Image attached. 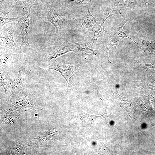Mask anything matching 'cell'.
<instances>
[{"mask_svg": "<svg viewBox=\"0 0 155 155\" xmlns=\"http://www.w3.org/2000/svg\"><path fill=\"white\" fill-rule=\"evenodd\" d=\"M53 1L46 2L40 6L41 8L40 16L43 21L50 22L55 27V36L57 34H59V29L68 14L60 10Z\"/></svg>", "mask_w": 155, "mask_h": 155, "instance_id": "obj_1", "label": "cell"}, {"mask_svg": "<svg viewBox=\"0 0 155 155\" xmlns=\"http://www.w3.org/2000/svg\"><path fill=\"white\" fill-rule=\"evenodd\" d=\"M31 8L23 7L18 16V28L21 39L20 49L21 52L24 53L28 52L31 49L28 41V35Z\"/></svg>", "mask_w": 155, "mask_h": 155, "instance_id": "obj_2", "label": "cell"}, {"mask_svg": "<svg viewBox=\"0 0 155 155\" xmlns=\"http://www.w3.org/2000/svg\"><path fill=\"white\" fill-rule=\"evenodd\" d=\"M16 25L12 23L4 25L0 28V44L16 53L21 52V49L15 42L13 34L17 28Z\"/></svg>", "mask_w": 155, "mask_h": 155, "instance_id": "obj_3", "label": "cell"}, {"mask_svg": "<svg viewBox=\"0 0 155 155\" xmlns=\"http://www.w3.org/2000/svg\"><path fill=\"white\" fill-rule=\"evenodd\" d=\"M59 71L67 81V91L72 92L76 78V75L74 67L69 65H65L57 62L55 59L46 67Z\"/></svg>", "mask_w": 155, "mask_h": 155, "instance_id": "obj_4", "label": "cell"}, {"mask_svg": "<svg viewBox=\"0 0 155 155\" xmlns=\"http://www.w3.org/2000/svg\"><path fill=\"white\" fill-rule=\"evenodd\" d=\"M45 0H1L0 1V12L7 14L10 10L18 6L32 7L33 6H40L45 3Z\"/></svg>", "mask_w": 155, "mask_h": 155, "instance_id": "obj_5", "label": "cell"}, {"mask_svg": "<svg viewBox=\"0 0 155 155\" xmlns=\"http://www.w3.org/2000/svg\"><path fill=\"white\" fill-rule=\"evenodd\" d=\"M86 6L88 11L86 16L73 18L77 23L80 31L84 34L92 32L100 24V18L93 16L90 11L89 4Z\"/></svg>", "mask_w": 155, "mask_h": 155, "instance_id": "obj_6", "label": "cell"}, {"mask_svg": "<svg viewBox=\"0 0 155 155\" xmlns=\"http://www.w3.org/2000/svg\"><path fill=\"white\" fill-rule=\"evenodd\" d=\"M77 51L66 46H53L44 47L41 51L43 61L48 63L52 59L56 58L68 52Z\"/></svg>", "mask_w": 155, "mask_h": 155, "instance_id": "obj_7", "label": "cell"}, {"mask_svg": "<svg viewBox=\"0 0 155 155\" xmlns=\"http://www.w3.org/2000/svg\"><path fill=\"white\" fill-rule=\"evenodd\" d=\"M14 93L11 98V101L14 103L24 106H32L36 105L32 94L28 89L21 88Z\"/></svg>", "mask_w": 155, "mask_h": 155, "instance_id": "obj_8", "label": "cell"}, {"mask_svg": "<svg viewBox=\"0 0 155 155\" xmlns=\"http://www.w3.org/2000/svg\"><path fill=\"white\" fill-rule=\"evenodd\" d=\"M127 21V20H126L123 22L120 26L113 29L109 32L110 40L107 49L108 59L109 61H110L108 58L109 50L111 47L114 46H119V42L120 40L124 38H127L132 40L135 43H136L135 41L128 36L123 31V27Z\"/></svg>", "mask_w": 155, "mask_h": 155, "instance_id": "obj_9", "label": "cell"}, {"mask_svg": "<svg viewBox=\"0 0 155 155\" xmlns=\"http://www.w3.org/2000/svg\"><path fill=\"white\" fill-rule=\"evenodd\" d=\"M0 49V69L3 70L13 65L18 53L2 46Z\"/></svg>", "mask_w": 155, "mask_h": 155, "instance_id": "obj_10", "label": "cell"}, {"mask_svg": "<svg viewBox=\"0 0 155 155\" xmlns=\"http://www.w3.org/2000/svg\"><path fill=\"white\" fill-rule=\"evenodd\" d=\"M28 64L27 59H26L19 66V73L17 78L12 81L11 86L13 93L19 90L24 80L28 69Z\"/></svg>", "mask_w": 155, "mask_h": 155, "instance_id": "obj_11", "label": "cell"}, {"mask_svg": "<svg viewBox=\"0 0 155 155\" xmlns=\"http://www.w3.org/2000/svg\"><path fill=\"white\" fill-rule=\"evenodd\" d=\"M74 46L82 54L86 55H96L98 53V50L90 49L82 41L78 42H74Z\"/></svg>", "mask_w": 155, "mask_h": 155, "instance_id": "obj_12", "label": "cell"}, {"mask_svg": "<svg viewBox=\"0 0 155 155\" xmlns=\"http://www.w3.org/2000/svg\"><path fill=\"white\" fill-rule=\"evenodd\" d=\"M114 4L115 6L122 8L129 7L134 8L141 5L140 0H115Z\"/></svg>", "mask_w": 155, "mask_h": 155, "instance_id": "obj_13", "label": "cell"}, {"mask_svg": "<svg viewBox=\"0 0 155 155\" xmlns=\"http://www.w3.org/2000/svg\"><path fill=\"white\" fill-rule=\"evenodd\" d=\"M0 86L3 87L5 93L9 92V87L11 86L12 81L3 71L0 70Z\"/></svg>", "mask_w": 155, "mask_h": 155, "instance_id": "obj_14", "label": "cell"}, {"mask_svg": "<svg viewBox=\"0 0 155 155\" xmlns=\"http://www.w3.org/2000/svg\"><path fill=\"white\" fill-rule=\"evenodd\" d=\"M104 22L102 21L98 29L94 32V35L91 40V44H96L98 39L99 37L103 36L105 35L106 31L104 28Z\"/></svg>", "mask_w": 155, "mask_h": 155, "instance_id": "obj_15", "label": "cell"}, {"mask_svg": "<svg viewBox=\"0 0 155 155\" xmlns=\"http://www.w3.org/2000/svg\"><path fill=\"white\" fill-rule=\"evenodd\" d=\"M103 17L102 21L105 22L106 20L111 16L120 13V10L108 7H104L102 8Z\"/></svg>", "mask_w": 155, "mask_h": 155, "instance_id": "obj_16", "label": "cell"}, {"mask_svg": "<svg viewBox=\"0 0 155 155\" xmlns=\"http://www.w3.org/2000/svg\"><path fill=\"white\" fill-rule=\"evenodd\" d=\"M106 110L104 113L100 116H95L87 114L82 116V120L85 122H94L106 117L107 115Z\"/></svg>", "mask_w": 155, "mask_h": 155, "instance_id": "obj_17", "label": "cell"}, {"mask_svg": "<svg viewBox=\"0 0 155 155\" xmlns=\"http://www.w3.org/2000/svg\"><path fill=\"white\" fill-rule=\"evenodd\" d=\"M4 17H0V28H1L5 24L11 23L14 22H18V17L16 18H7L6 15Z\"/></svg>", "mask_w": 155, "mask_h": 155, "instance_id": "obj_18", "label": "cell"}, {"mask_svg": "<svg viewBox=\"0 0 155 155\" xmlns=\"http://www.w3.org/2000/svg\"><path fill=\"white\" fill-rule=\"evenodd\" d=\"M70 3L74 5L89 4L92 0H69Z\"/></svg>", "mask_w": 155, "mask_h": 155, "instance_id": "obj_19", "label": "cell"}, {"mask_svg": "<svg viewBox=\"0 0 155 155\" xmlns=\"http://www.w3.org/2000/svg\"><path fill=\"white\" fill-rule=\"evenodd\" d=\"M55 0H45V2H47V1H53Z\"/></svg>", "mask_w": 155, "mask_h": 155, "instance_id": "obj_20", "label": "cell"}]
</instances>
